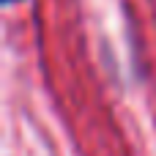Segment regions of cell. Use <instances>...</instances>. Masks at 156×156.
I'll use <instances>...</instances> for the list:
<instances>
[{
	"instance_id": "1",
	"label": "cell",
	"mask_w": 156,
	"mask_h": 156,
	"mask_svg": "<svg viewBox=\"0 0 156 156\" xmlns=\"http://www.w3.org/2000/svg\"><path fill=\"white\" fill-rule=\"evenodd\" d=\"M3 3H5V5H11V3H19V0H3Z\"/></svg>"
}]
</instances>
